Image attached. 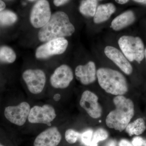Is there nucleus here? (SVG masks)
<instances>
[{"label": "nucleus", "mask_w": 146, "mask_h": 146, "mask_svg": "<svg viewBox=\"0 0 146 146\" xmlns=\"http://www.w3.org/2000/svg\"><path fill=\"white\" fill-rule=\"evenodd\" d=\"M75 30L67 14L63 11H58L52 15L49 21L40 30L38 38L41 42H47L71 36Z\"/></svg>", "instance_id": "nucleus-1"}, {"label": "nucleus", "mask_w": 146, "mask_h": 146, "mask_svg": "<svg viewBox=\"0 0 146 146\" xmlns=\"http://www.w3.org/2000/svg\"><path fill=\"white\" fill-rule=\"evenodd\" d=\"M113 102L115 109L107 115L106 123L110 128L121 132L125 129L134 115V105L131 100L123 96H116Z\"/></svg>", "instance_id": "nucleus-2"}, {"label": "nucleus", "mask_w": 146, "mask_h": 146, "mask_svg": "<svg viewBox=\"0 0 146 146\" xmlns=\"http://www.w3.org/2000/svg\"><path fill=\"white\" fill-rule=\"evenodd\" d=\"M97 77L100 86L108 94L123 96L128 90L125 78L119 71L100 68L97 71Z\"/></svg>", "instance_id": "nucleus-3"}, {"label": "nucleus", "mask_w": 146, "mask_h": 146, "mask_svg": "<svg viewBox=\"0 0 146 146\" xmlns=\"http://www.w3.org/2000/svg\"><path fill=\"white\" fill-rule=\"evenodd\" d=\"M118 44L129 61L140 63L145 57L144 45L140 37L124 35L120 37Z\"/></svg>", "instance_id": "nucleus-4"}, {"label": "nucleus", "mask_w": 146, "mask_h": 146, "mask_svg": "<svg viewBox=\"0 0 146 146\" xmlns=\"http://www.w3.org/2000/svg\"><path fill=\"white\" fill-rule=\"evenodd\" d=\"M68 42L64 37L50 40L38 47L35 56L38 59H46L55 55L64 53L68 46Z\"/></svg>", "instance_id": "nucleus-5"}, {"label": "nucleus", "mask_w": 146, "mask_h": 146, "mask_svg": "<svg viewBox=\"0 0 146 146\" xmlns=\"http://www.w3.org/2000/svg\"><path fill=\"white\" fill-rule=\"evenodd\" d=\"M51 16L48 2L46 0H39L32 9L31 23L35 28H42L49 21Z\"/></svg>", "instance_id": "nucleus-6"}, {"label": "nucleus", "mask_w": 146, "mask_h": 146, "mask_svg": "<svg viewBox=\"0 0 146 146\" xmlns=\"http://www.w3.org/2000/svg\"><path fill=\"white\" fill-rule=\"evenodd\" d=\"M23 78L32 94H39L43 91L46 84V76L42 70H27L23 73Z\"/></svg>", "instance_id": "nucleus-7"}, {"label": "nucleus", "mask_w": 146, "mask_h": 146, "mask_svg": "<svg viewBox=\"0 0 146 146\" xmlns=\"http://www.w3.org/2000/svg\"><path fill=\"white\" fill-rule=\"evenodd\" d=\"M56 116L55 110L50 105L45 104L42 106H35L31 109L28 119L32 123L48 125Z\"/></svg>", "instance_id": "nucleus-8"}, {"label": "nucleus", "mask_w": 146, "mask_h": 146, "mask_svg": "<svg viewBox=\"0 0 146 146\" xmlns=\"http://www.w3.org/2000/svg\"><path fill=\"white\" fill-rule=\"evenodd\" d=\"M29 104L23 102L16 106H9L5 110L4 115L9 121L18 126L25 124L31 110Z\"/></svg>", "instance_id": "nucleus-9"}, {"label": "nucleus", "mask_w": 146, "mask_h": 146, "mask_svg": "<svg viewBox=\"0 0 146 146\" xmlns=\"http://www.w3.org/2000/svg\"><path fill=\"white\" fill-rule=\"evenodd\" d=\"M80 105L91 117L98 119L101 117L102 109L98 102V97L93 92L84 91L82 95Z\"/></svg>", "instance_id": "nucleus-10"}, {"label": "nucleus", "mask_w": 146, "mask_h": 146, "mask_svg": "<svg viewBox=\"0 0 146 146\" xmlns=\"http://www.w3.org/2000/svg\"><path fill=\"white\" fill-rule=\"evenodd\" d=\"M74 74L71 68L66 65L56 68L51 76L50 82L55 89H64L68 87L72 81Z\"/></svg>", "instance_id": "nucleus-11"}, {"label": "nucleus", "mask_w": 146, "mask_h": 146, "mask_svg": "<svg viewBox=\"0 0 146 146\" xmlns=\"http://www.w3.org/2000/svg\"><path fill=\"white\" fill-rule=\"evenodd\" d=\"M62 139L60 131L56 127L49 128L38 135L33 146H58Z\"/></svg>", "instance_id": "nucleus-12"}, {"label": "nucleus", "mask_w": 146, "mask_h": 146, "mask_svg": "<svg viewBox=\"0 0 146 146\" xmlns=\"http://www.w3.org/2000/svg\"><path fill=\"white\" fill-rule=\"evenodd\" d=\"M105 54L113 61L123 72L127 75L132 73L133 68L124 55L114 47L107 46L104 49Z\"/></svg>", "instance_id": "nucleus-13"}, {"label": "nucleus", "mask_w": 146, "mask_h": 146, "mask_svg": "<svg viewBox=\"0 0 146 146\" xmlns=\"http://www.w3.org/2000/svg\"><path fill=\"white\" fill-rule=\"evenodd\" d=\"M75 75L83 85H89L96 81L97 71L94 62L89 61L85 65H79L76 68Z\"/></svg>", "instance_id": "nucleus-14"}, {"label": "nucleus", "mask_w": 146, "mask_h": 146, "mask_svg": "<svg viewBox=\"0 0 146 146\" xmlns=\"http://www.w3.org/2000/svg\"><path fill=\"white\" fill-rule=\"evenodd\" d=\"M135 19L133 12L127 11L116 17L111 23V27L115 31H119L133 23Z\"/></svg>", "instance_id": "nucleus-15"}, {"label": "nucleus", "mask_w": 146, "mask_h": 146, "mask_svg": "<svg viewBox=\"0 0 146 146\" xmlns=\"http://www.w3.org/2000/svg\"><path fill=\"white\" fill-rule=\"evenodd\" d=\"M116 10L115 5L111 3L101 5L98 7L94 16L96 24H100L108 20Z\"/></svg>", "instance_id": "nucleus-16"}, {"label": "nucleus", "mask_w": 146, "mask_h": 146, "mask_svg": "<svg viewBox=\"0 0 146 146\" xmlns=\"http://www.w3.org/2000/svg\"><path fill=\"white\" fill-rule=\"evenodd\" d=\"M145 123L143 118H139L133 122L129 123L125 128L127 133L130 136L141 135L145 130Z\"/></svg>", "instance_id": "nucleus-17"}, {"label": "nucleus", "mask_w": 146, "mask_h": 146, "mask_svg": "<svg viewBox=\"0 0 146 146\" xmlns=\"http://www.w3.org/2000/svg\"><path fill=\"white\" fill-rule=\"evenodd\" d=\"M98 5L97 0H84L80 7V11L82 14L87 17H94Z\"/></svg>", "instance_id": "nucleus-18"}, {"label": "nucleus", "mask_w": 146, "mask_h": 146, "mask_svg": "<svg viewBox=\"0 0 146 146\" xmlns=\"http://www.w3.org/2000/svg\"><path fill=\"white\" fill-rule=\"evenodd\" d=\"M16 53L10 47L4 46L0 48V60L6 63H12L16 60Z\"/></svg>", "instance_id": "nucleus-19"}, {"label": "nucleus", "mask_w": 146, "mask_h": 146, "mask_svg": "<svg viewBox=\"0 0 146 146\" xmlns=\"http://www.w3.org/2000/svg\"><path fill=\"white\" fill-rule=\"evenodd\" d=\"M17 20L16 14L10 11H3L0 12V24L2 25H11L14 23Z\"/></svg>", "instance_id": "nucleus-20"}, {"label": "nucleus", "mask_w": 146, "mask_h": 146, "mask_svg": "<svg viewBox=\"0 0 146 146\" xmlns=\"http://www.w3.org/2000/svg\"><path fill=\"white\" fill-rule=\"evenodd\" d=\"M108 137V132L105 129L103 128L98 129L93 133L89 146H98V143L100 142L106 140Z\"/></svg>", "instance_id": "nucleus-21"}, {"label": "nucleus", "mask_w": 146, "mask_h": 146, "mask_svg": "<svg viewBox=\"0 0 146 146\" xmlns=\"http://www.w3.org/2000/svg\"><path fill=\"white\" fill-rule=\"evenodd\" d=\"M80 134L72 129H68L65 132V138L69 144H74L80 137Z\"/></svg>", "instance_id": "nucleus-22"}, {"label": "nucleus", "mask_w": 146, "mask_h": 146, "mask_svg": "<svg viewBox=\"0 0 146 146\" xmlns=\"http://www.w3.org/2000/svg\"><path fill=\"white\" fill-rule=\"evenodd\" d=\"M94 132L91 129H89L84 132L80 134V137L81 138L82 142L85 145L89 146L92 140V136Z\"/></svg>", "instance_id": "nucleus-23"}, {"label": "nucleus", "mask_w": 146, "mask_h": 146, "mask_svg": "<svg viewBox=\"0 0 146 146\" xmlns=\"http://www.w3.org/2000/svg\"><path fill=\"white\" fill-rule=\"evenodd\" d=\"M134 146H146V140L139 136L134 137L132 141Z\"/></svg>", "instance_id": "nucleus-24"}, {"label": "nucleus", "mask_w": 146, "mask_h": 146, "mask_svg": "<svg viewBox=\"0 0 146 146\" xmlns=\"http://www.w3.org/2000/svg\"><path fill=\"white\" fill-rule=\"evenodd\" d=\"M119 146H134L129 141L125 139H122L119 143Z\"/></svg>", "instance_id": "nucleus-25"}, {"label": "nucleus", "mask_w": 146, "mask_h": 146, "mask_svg": "<svg viewBox=\"0 0 146 146\" xmlns=\"http://www.w3.org/2000/svg\"><path fill=\"white\" fill-rule=\"evenodd\" d=\"M69 0H54V3L56 6L63 5L69 1Z\"/></svg>", "instance_id": "nucleus-26"}, {"label": "nucleus", "mask_w": 146, "mask_h": 146, "mask_svg": "<svg viewBox=\"0 0 146 146\" xmlns=\"http://www.w3.org/2000/svg\"><path fill=\"white\" fill-rule=\"evenodd\" d=\"M5 4L1 0H0V11H2L5 8Z\"/></svg>", "instance_id": "nucleus-27"}, {"label": "nucleus", "mask_w": 146, "mask_h": 146, "mask_svg": "<svg viewBox=\"0 0 146 146\" xmlns=\"http://www.w3.org/2000/svg\"><path fill=\"white\" fill-rule=\"evenodd\" d=\"M129 0H115L116 2L120 4H124L127 2Z\"/></svg>", "instance_id": "nucleus-28"}, {"label": "nucleus", "mask_w": 146, "mask_h": 146, "mask_svg": "<svg viewBox=\"0 0 146 146\" xmlns=\"http://www.w3.org/2000/svg\"><path fill=\"white\" fill-rule=\"evenodd\" d=\"M53 98L54 100L56 101H58L59 100L60 98V94H55V95H54V96Z\"/></svg>", "instance_id": "nucleus-29"}, {"label": "nucleus", "mask_w": 146, "mask_h": 146, "mask_svg": "<svg viewBox=\"0 0 146 146\" xmlns=\"http://www.w3.org/2000/svg\"><path fill=\"white\" fill-rule=\"evenodd\" d=\"M133 1H135L136 2L146 4V0H133Z\"/></svg>", "instance_id": "nucleus-30"}, {"label": "nucleus", "mask_w": 146, "mask_h": 146, "mask_svg": "<svg viewBox=\"0 0 146 146\" xmlns=\"http://www.w3.org/2000/svg\"><path fill=\"white\" fill-rule=\"evenodd\" d=\"M108 146H116V143L115 141H112L110 142Z\"/></svg>", "instance_id": "nucleus-31"}, {"label": "nucleus", "mask_w": 146, "mask_h": 146, "mask_svg": "<svg viewBox=\"0 0 146 146\" xmlns=\"http://www.w3.org/2000/svg\"><path fill=\"white\" fill-rule=\"evenodd\" d=\"M145 56L146 58V48L145 50Z\"/></svg>", "instance_id": "nucleus-32"}, {"label": "nucleus", "mask_w": 146, "mask_h": 146, "mask_svg": "<svg viewBox=\"0 0 146 146\" xmlns=\"http://www.w3.org/2000/svg\"><path fill=\"white\" fill-rule=\"evenodd\" d=\"M28 1H36V0H28Z\"/></svg>", "instance_id": "nucleus-33"}, {"label": "nucleus", "mask_w": 146, "mask_h": 146, "mask_svg": "<svg viewBox=\"0 0 146 146\" xmlns=\"http://www.w3.org/2000/svg\"><path fill=\"white\" fill-rule=\"evenodd\" d=\"M0 146H5L3 145H2V144L1 143H0Z\"/></svg>", "instance_id": "nucleus-34"}, {"label": "nucleus", "mask_w": 146, "mask_h": 146, "mask_svg": "<svg viewBox=\"0 0 146 146\" xmlns=\"http://www.w3.org/2000/svg\"><path fill=\"white\" fill-rule=\"evenodd\" d=\"M99 1H100V0H99Z\"/></svg>", "instance_id": "nucleus-35"}]
</instances>
